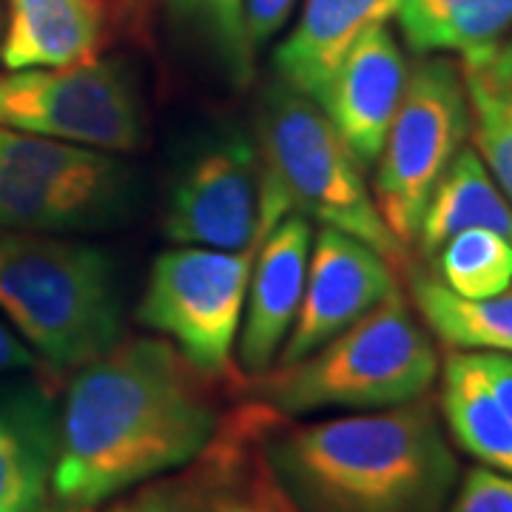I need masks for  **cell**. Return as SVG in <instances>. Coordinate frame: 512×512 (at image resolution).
<instances>
[{"mask_svg":"<svg viewBox=\"0 0 512 512\" xmlns=\"http://www.w3.org/2000/svg\"><path fill=\"white\" fill-rule=\"evenodd\" d=\"M165 339H128L80 367L60 413L52 490L89 510L205 453L217 413Z\"/></svg>","mask_w":512,"mask_h":512,"instance_id":"cell-1","label":"cell"},{"mask_svg":"<svg viewBox=\"0 0 512 512\" xmlns=\"http://www.w3.org/2000/svg\"><path fill=\"white\" fill-rule=\"evenodd\" d=\"M268 470L299 512H441L458 464L436 407L416 402L274 433Z\"/></svg>","mask_w":512,"mask_h":512,"instance_id":"cell-2","label":"cell"},{"mask_svg":"<svg viewBox=\"0 0 512 512\" xmlns=\"http://www.w3.org/2000/svg\"><path fill=\"white\" fill-rule=\"evenodd\" d=\"M0 313L43 365L80 370L123 342L111 256L55 234L0 237Z\"/></svg>","mask_w":512,"mask_h":512,"instance_id":"cell-3","label":"cell"},{"mask_svg":"<svg viewBox=\"0 0 512 512\" xmlns=\"http://www.w3.org/2000/svg\"><path fill=\"white\" fill-rule=\"evenodd\" d=\"M262 160V225L302 214L322 228L362 239L393 265L404 248L390 234L367 188L365 165L330 126L319 103L293 92L282 80L265 92L259 120Z\"/></svg>","mask_w":512,"mask_h":512,"instance_id":"cell-4","label":"cell"},{"mask_svg":"<svg viewBox=\"0 0 512 512\" xmlns=\"http://www.w3.org/2000/svg\"><path fill=\"white\" fill-rule=\"evenodd\" d=\"M439 353L399 288L322 348L251 379V396L285 416L313 410H384L421 399Z\"/></svg>","mask_w":512,"mask_h":512,"instance_id":"cell-5","label":"cell"},{"mask_svg":"<svg viewBox=\"0 0 512 512\" xmlns=\"http://www.w3.org/2000/svg\"><path fill=\"white\" fill-rule=\"evenodd\" d=\"M131 174L117 154L0 126V231L63 234L120 220Z\"/></svg>","mask_w":512,"mask_h":512,"instance_id":"cell-6","label":"cell"},{"mask_svg":"<svg viewBox=\"0 0 512 512\" xmlns=\"http://www.w3.org/2000/svg\"><path fill=\"white\" fill-rule=\"evenodd\" d=\"M470 137V106L461 66L424 57L404 83L373 174V202L390 234L407 251L441 174Z\"/></svg>","mask_w":512,"mask_h":512,"instance_id":"cell-7","label":"cell"},{"mask_svg":"<svg viewBox=\"0 0 512 512\" xmlns=\"http://www.w3.org/2000/svg\"><path fill=\"white\" fill-rule=\"evenodd\" d=\"M256 248L217 251L174 245L157 254L137 322L165 336L200 376L231 370Z\"/></svg>","mask_w":512,"mask_h":512,"instance_id":"cell-8","label":"cell"},{"mask_svg":"<svg viewBox=\"0 0 512 512\" xmlns=\"http://www.w3.org/2000/svg\"><path fill=\"white\" fill-rule=\"evenodd\" d=\"M0 126L109 154L143 143L137 94L106 60L0 74Z\"/></svg>","mask_w":512,"mask_h":512,"instance_id":"cell-9","label":"cell"},{"mask_svg":"<svg viewBox=\"0 0 512 512\" xmlns=\"http://www.w3.org/2000/svg\"><path fill=\"white\" fill-rule=\"evenodd\" d=\"M262 160L259 148L231 134L191 157L171 185L163 234L174 245L242 251L268 231L259 214Z\"/></svg>","mask_w":512,"mask_h":512,"instance_id":"cell-10","label":"cell"},{"mask_svg":"<svg viewBox=\"0 0 512 512\" xmlns=\"http://www.w3.org/2000/svg\"><path fill=\"white\" fill-rule=\"evenodd\" d=\"M393 288V265L379 251L336 228H319L311 242L299 313L276 359L279 367L322 348L373 311Z\"/></svg>","mask_w":512,"mask_h":512,"instance_id":"cell-11","label":"cell"},{"mask_svg":"<svg viewBox=\"0 0 512 512\" xmlns=\"http://www.w3.org/2000/svg\"><path fill=\"white\" fill-rule=\"evenodd\" d=\"M311 242L313 222L302 214H285L259 239L237 336V362L248 379L276 365L291 333L305 291Z\"/></svg>","mask_w":512,"mask_h":512,"instance_id":"cell-12","label":"cell"},{"mask_svg":"<svg viewBox=\"0 0 512 512\" xmlns=\"http://www.w3.org/2000/svg\"><path fill=\"white\" fill-rule=\"evenodd\" d=\"M407 60L387 26H373L359 37L330 74L319 109L348 143L353 157L370 168L382 154L387 128L396 117L407 83Z\"/></svg>","mask_w":512,"mask_h":512,"instance_id":"cell-13","label":"cell"},{"mask_svg":"<svg viewBox=\"0 0 512 512\" xmlns=\"http://www.w3.org/2000/svg\"><path fill=\"white\" fill-rule=\"evenodd\" d=\"M402 0H305L299 23L274 52V69L293 92L319 100L330 74L367 29L396 15Z\"/></svg>","mask_w":512,"mask_h":512,"instance_id":"cell-14","label":"cell"},{"mask_svg":"<svg viewBox=\"0 0 512 512\" xmlns=\"http://www.w3.org/2000/svg\"><path fill=\"white\" fill-rule=\"evenodd\" d=\"M60 419L52 396L23 384L0 390V512L43 507L57 461Z\"/></svg>","mask_w":512,"mask_h":512,"instance_id":"cell-15","label":"cell"},{"mask_svg":"<svg viewBox=\"0 0 512 512\" xmlns=\"http://www.w3.org/2000/svg\"><path fill=\"white\" fill-rule=\"evenodd\" d=\"M103 26L100 0H9L0 63L6 72L86 63L100 49Z\"/></svg>","mask_w":512,"mask_h":512,"instance_id":"cell-16","label":"cell"},{"mask_svg":"<svg viewBox=\"0 0 512 512\" xmlns=\"http://www.w3.org/2000/svg\"><path fill=\"white\" fill-rule=\"evenodd\" d=\"M467 228L493 231L512 242V202L498 188L476 148L464 146L441 174L424 205L416 242L427 259L439 251L450 237Z\"/></svg>","mask_w":512,"mask_h":512,"instance_id":"cell-17","label":"cell"},{"mask_svg":"<svg viewBox=\"0 0 512 512\" xmlns=\"http://www.w3.org/2000/svg\"><path fill=\"white\" fill-rule=\"evenodd\" d=\"M441 413L461 450L512 476V419L484 379L476 353L453 350L444 359Z\"/></svg>","mask_w":512,"mask_h":512,"instance_id":"cell-18","label":"cell"},{"mask_svg":"<svg viewBox=\"0 0 512 512\" xmlns=\"http://www.w3.org/2000/svg\"><path fill=\"white\" fill-rule=\"evenodd\" d=\"M396 18L413 55L456 52L467 60L510 35L512 0H402Z\"/></svg>","mask_w":512,"mask_h":512,"instance_id":"cell-19","label":"cell"},{"mask_svg":"<svg viewBox=\"0 0 512 512\" xmlns=\"http://www.w3.org/2000/svg\"><path fill=\"white\" fill-rule=\"evenodd\" d=\"M478 157L512 202V35L484 55L461 60Z\"/></svg>","mask_w":512,"mask_h":512,"instance_id":"cell-20","label":"cell"},{"mask_svg":"<svg viewBox=\"0 0 512 512\" xmlns=\"http://www.w3.org/2000/svg\"><path fill=\"white\" fill-rule=\"evenodd\" d=\"M410 293L421 319L444 345L467 353L512 356V285L487 299H464L436 276L413 274Z\"/></svg>","mask_w":512,"mask_h":512,"instance_id":"cell-21","label":"cell"},{"mask_svg":"<svg viewBox=\"0 0 512 512\" xmlns=\"http://www.w3.org/2000/svg\"><path fill=\"white\" fill-rule=\"evenodd\" d=\"M436 279L464 299H487L512 285V242L493 231L467 228L433 254Z\"/></svg>","mask_w":512,"mask_h":512,"instance_id":"cell-22","label":"cell"},{"mask_svg":"<svg viewBox=\"0 0 512 512\" xmlns=\"http://www.w3.org/2000/svg\"><path fill=\"white\" fill-rule=\"evenodd\" d=\"M174 15L211 46L237 86L254 74V49L245 29V0H168Z\"/></svg>","mask_w":512,"mask_h":512,"instance_id":"cell-23","label":"cell"},{"mask_svg":"<svg viewBox=\"0 0 512 512\" xmlns=\"http://www.w3.org/2000/svg\"><path fill=\"white\" fill-rule=\"evenodd\" d=\"M447 512H512V476L493 467L470 470Z\"/></svg>","mask_w":512,"mask_h":512,"instance_id":"cell-24","label":"cell"},{"mask_svg":"<svg viewBox=\"0 0 512 512\" xmlns=\"http://www.w3.org/2000/svg\"><path fill=\"white\" fill-rule=\"evenodd\" d=\"M296 0H245V29L251 49H259L285 26Z\"/></svg>","mask_w":512,"mask_h":512,"instance_id":"cell-25","label":"cell"},{"mask_svg":"<svg viewBox=\"0 0 512 512\" xmlns=\"http://www.w3.org/2000/svg\"><path fill=\"white\" fill-rule=\"evenodd\" d=\"M476 362L484 379L493 387L495 399L510 413L512 419V356L504 353H476Z\"/></svg>","mask_w":512,"mask_h":512,"instance_id":"cell-26","label":"cell"},{"mask_svg":"<svg viewBox=\"0 0 512 512\" xmlns=\"http://www.w3.org/2000/svg\"><path fill=\"white\" fill-rule=\"evenodd\" d=\"M23 367H40V359L35 356V350L29 348L18 333L6 328L0 322V373H9V370H23Z\"/></svg>","mask_w":512,"mask_h":512,"instance_id":"cell-27","label":"cell"},{"mask_svg":"<svg viewBox=\"0 0 512 512\" xmlns=\"http://www.w3.org/2000/svg\"><path fill=\"white\" fill-rule=\"evenodd\" d=\"M211 512H293L279 507V501H254V498H217ZM299 512V510H296Z\"/></svg>","mask_w":512,"mask_h":512,"instance_id":"cell-28","label":"cell"},{"mask_svg":"<svg viewBox=\"0 0 512 512\" xmlns=\"http://www.w3.org/2000/svg\"><path fill=\"white\" fill-rule=\"evenodd\" d=\"M114 512H168L165 507H157V504H134V507H123V510Z\"/></svg>","mask_w":512,"mask_h":512,"instance_id":"cell-29","label":"cell"}]
</instances>
